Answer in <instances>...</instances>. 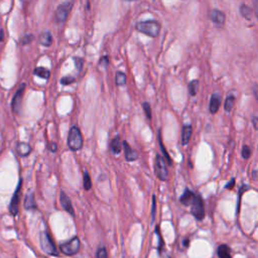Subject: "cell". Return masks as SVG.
<instances>
[{
	"instance_id": "cell-8",
	"label": "cell",
	"mask_w": 258,
	"mask_h": 258,
	"mask_svg": "<svg viewBox=\"0 0 258 258\" xmlns=\"http://www.w3.org/2000/svg\"><path fill=\"white\" fill-rule=\"evenodd\" d=\"M73 6V2H64V3H61L57 10H56V20L58 22H64L66 21L67 18H68V15L69 12L71 11V8Z\"/></svg>"
},
{
	"instance_id": "cell-37",
	"label": "cell",
	"mask_w": 258,
	"mask_h": 258,
	"mask_svg": "<svg viewBox=\"0 0 258 258\" xmlns=\"http://www.w3.org/2000/svg\"><path fill=\"white\" fill-rule=\"evenodd\" d=\"M254 11H255L256 17H257V19H258V0H256V1H254Z\"/></svg>"
},
{
	"instance_id": "cell-36",
	"label": "cell",
	"mask_w": 258,
	"mask_h": 258,
	"mask_svg": "<svg viewBox=\"0 0 258 258\" xmlns=\"http://www.w3.org/2000/svg\"><path fill=\"white\" fill-rule=\"evenodd\" d=\"M252 123H253L254 128L256 129V130H258V117H256V116L252 118Z\"/></svg>"
},
{
	"instance_id": "cell-34",
	"label": "cell",
	"mask_w": 258,
	"mask_h": 258,
	"mask_svg": "<svg viewBox=\"0 0 258 258\" xmlns=\"http://www.w3.org/2000/svg\"><path fill=\"white\" fill-rule=\"evenodd\" d=\"M48 149H49L50 151L56 152V151H57V149H58V147H57V145H56L55 143H53V144H49V145H48Z\"/></svg>"
},
{
	"instance_id": "cell-1",
	"label": "cell",
	"mask_w": 258,
	"mask_h": 258,
	"mask_svg": "<svg viewBox=\"0 0 258 258\" xmlns=\"http://www.w3.org/2000/svg\"><path fill=\"white\" fill-rule=\"evenodd\" d=\"M136 30L150 37H157L161 32V24L157 20H145L136 24Z\"/></svg>"
},
{
	"instance_id": "cell-29",
	"label": "cell",
	"mask_w": 258,
	"mask_h": 258,
	"mask_svg": "<svg viewBox=\"0 0 258 258\" xmlns=\"http://www.w3.org/2000/svg\"><path fill=\"white\" fill-rule=\"evenodd\" d=\"M97 258H108L107 250L104 247H101L97 251Z\"/></svg>"
},
{
	"instance_id": "cell-27",
	"label": "cell",
	"mask_w": 258,
	"mask_h": 258,
	"mask_svg": "<svg viewBox=\"0 0 258 258\" xmlns=\"http://www.w3.org/2000/svg\"><path fill=\"white\" fill-rule=\"evenodd\" d=\"M241 154H242V158L244 160H248L251 156V150H250V147L247 146V145H244L243 148H242V151H241Z\"/></svg>"
},
{
	"instance_id": "cell-15",
	"label": "cell",
	"mask_w": 258,
	"mask_h": 258,
	"mask_svg": "<svg viewBox=\"0 0 258 258\" xmlns=\"http://www.w3.org/2000/svg\"><path fill=\"white\" fill-rule=\"evenodd\" d=\"M122 146L123 145H122L120 138L118 136H116L112 139V141L110 143V151L113 154H119L121 152Z\"/></svg>"
},
{
	"instance_id": "cell-10",
	"label": "cell",
	"mask_w": 258,
	"mask_h": 258,
	"mask_svg": "<svg viewBox=\"0 0 258 258\" xmlns=\"http://www.w3.org/2000/svg\"><path fill=\"white\" fill-rule=\"evenodd\" d=\"M209 17L215 23L217 28H223L224 27L225 21H226V16L222 11L218 10V9H212L210 11Z\"/></svg>"
},
{
	"instance_id": "cell-32",
	"label": "cell",
	"mask_w": 258,
	"mask_h": 258,
	"mask_svg": "<svg viewBox=\"0 0 258 258\" xmlns=\"http://www.w3.org/2000/svg\"><path fill=\"white\" fill-rule=\"evenodd\" d=\"M160 145H161V150H162V152H163V156L165 157V159H166L167 162H169L170 164H172V160H171V158L169 157V154H167L166 150H165V149H164V147H163V145H162V143H161V135H160Z\"/></svg>"
},
{
	"instance_id": "cell-24",
	"label": "cell",
	"mask_w": 258,
	"mask_h": 258,
	"mask_svg": "<svg viewBox=\"0 0 258 258\" xmlns=\"http://www.w3.org/2000/svg\"><path fill=\"white\" fill-rule=\"evenodd\" d=\"M83 186H84V189H85L86 191L91 190V188H92L91 177H90L89 173L86 172V171L84 172V176H83Z\"/></svg>"
},
{
	"instance_id": "cell-3",
	"label": "cell",
	"mask_w": 258,
	"mask_h": 258,
	"mask_svg": "<svg viewBox=\"0 0 258 258\" xmlns=\"http://www.w3.org/2000/svg\"><path fill=\"white\" fill-rule=\"evenodd\" d=\"M40 241H41V246L44 252H46L48 255H54V256L58 255V250H57L56 245L53 242V239H51V237L48 235V233H47V232H42Z\"/></svg>"
},
{
	"instance_id": "cell-39",
	"label": "cell",
	"mask_w": 258,
	"mask_h": 258,
	"mask_svg": "<svg viewBox=\"0 0 258 258\" xmlns=\"http://www.w3.org/2000/svg\"><path fill=\"white\" fill-rule=\"evenodd\" d=\"M233 183H235V180H234V179H232L229 184H227L226 188H231V187H232V184H233Z\"/></svg>"
},
{
	"instance_id": "cell-35",
	"label": "cell",
	"mask_w": 258,
	"mask_h": 258,
	"mask_svg": "<svg viewBox=\"0 0 258 258\" xmlns=\"http://www.w3.org/2000/svg\"><path fill=\"white\" fill-rule=\"evenodd\" d=\"M252 89H253V94H254L256 100L258 101V85H254Z\"/></svg>"
},
{
	"instance_id": "cell-6",
	"label": "cell",
	"mask_w": 258,
	"mask_h": 258,
	"mask_svg": "<svg viewBox=\"0 0 258 258\" xmlns=\"http://www.w3.org/2000/svg\"><path fill=\"white\" fill-rule=\"evenodd\" d=\"M21 184H22V180L19 179L17 188L14 194V196H12L10 204H9V212L14 216H16L19 210V202H20V196H21Z\"/></svg>"
},
{
	"instance_id": "cell-38",
	"label": "cell",
	"mask_w": 258,
	"mask_h": 258,
	"mask_svg": "<svg viewBox=\"0 0 258 258\" xmlns=\"http://www.w3.org/2000/svg\"><path fill=\"white\" fill-rule=\"evenodd\" d=\"M3 36H4V32L2 30H0V42H3Z\"/></svg>"
},
{
	"instance_id": "cell-7",
	"label": "cell",
	"mask_w": 258,
	"mask_h": 258,
	"mask_svg": "<svg viewBox=\"0 0 258 258\" xmlns=\"http://www.w3.org/2000/svg\"><path fill=\"white\" fill-rule=\"evenodd\" d=\"M191 206H192L191 212L193 216L195 217L198 221H202L205 218V207H204L202 198L200 196H196L195 200H194Z\"/></svg>"
},
{
	"instance_id": "cell-17",
	"label": "cell",
	"mask_w": 258,
	"mask_h": 258,
	"mask_svg": "<svg viewBox=\"0 0 258 258\" xmlns=\"http://www.w3.org/2000/svg\"><path fill=\"white\" fill-rule=\"evenodd\" d=\"M217 255L219 258H232L231 249L226 244H222L217 249Z\"/></svg>"
},
{
	"instance_id": "cell-19",
	"label": "cell",
	"mask_w": 258,
	"mask_h": 258,
	"mask_svg": "<svg viewBox=\"0 0 258 258\" xmlns=\"http://www.w3.org/2000/svg\"><path fill=\"white\" fill-rule=\"evenodd\" d=\"M24 208L27 210H35L36 209V204H35V200H34V195L32 193L29 194L25 198L24 201Z\"/></svg>"
},
{
	"instance_id": "cell-30",
	"label": "cell",
	"mask_w": 258,
	"mask_h": 258,
	"mask_svg": "<svg viewBox=\"0 0 258 258\" xmlns=\"http://www.w3.org/2000/svg\"><path fill=\"white\" fill-rule=\"evenodd\" d=\"M33 41V35L32 34H25L23 36V38L21 40V44L22 45H28L31 44Z\"/></svg>"
},
{
	"instance_id": "cell-18",
	"label": "cell",
	"mask_w": 258,
	"mask_h": 258,
	"mask_svg": "<svg viewBox=\"0 0 258 258\" xmlns=\"http://www.w3.org/2000/svg\"><path fill=\"white\" fill-rule=\"evenodd\" d=\"M40 43L45 47H50L53 44V36L49 32H44L40 35Z\"/></svg>"
},
{
	"instance_id": "cell-31",
	"label": "cell",
	"mask_w": 258,
	"mask_h": 258,
	"mask_svg": "<svg viewBox=\"0 0 258 258\" xmlns=\"http://www.w3.org/2000/svg\"><path fill=\"white\" fill-rule=\"evenodd\" d=\"M75 82V78L74 77H64V78L61 79V83L63 85H69V84H72Z\"/></svg>"
},
{
	"instance_id": "cell-13",
	"label": "cell",
	"mask_w": 258,
	"mask_h": 258,
	"mask_svg": "<svg viewBox=\"0 0 258 258\" xmlns=\"http://www.w3.org/2000/svg\"><path fill=\"white\" fill-rule=\"evenodd\" d=\"M221 105V97L219 94H213L210 100V106L209 110L212 114H215L218 112L219 108H220Z\"/></svg>"
},
{
	"instance_id": "cell-33",
	"label": "cell",
	"mask_w": 258,
	"mask_h": 258,
	"mask_svg": "<svg viewBox=\"0 0 258 258\" xmlns=\"http://www.w3.org/2000/svg\"><path fill=\"white\" fill-rule=\"evenodd\" d=\"M156 206H157L156 196H153L152 197V209H151V219H152V221L154 220V217H156Z\"/></svg>"
},
{
	"instance_id": "cell-21",
	"label": "cell",
	"mask_w": 258,
	"mask_h": 258,
	"mask_svg": "<svg viewBox=\"0 0 258 258\" xmlns=\"http://www.w3.org/2000/svg\"><path fill=\"white\" fill-rule=\"evenodd\" d=\"M33 73H34V75H36V76L40 77V78H42V79H46V80L48 79V78H49V76H50L49 71H48V69L44 68V67H38V68L34 69Z\"/></svg>"
},
{
	"instance_id": "cell-2",
	"label": "cell",
	"mask_w": 258,
	"mask_h": 258,
	"mask_svg": "<svg viewBox=\"0 0 258 258\" xmlns=\"http://www.w3.org/2000/svg\"><path fill=\"white\" fill-rule=\"evenodd\" d=\"M68 146L71 150H79L83 146V136L80 129L77 126H73L68 135Z\"/></svg>"
},
{
	"instance_id": "cell-22",
	"label": "cell",
	"mask_w": 258,
	"mask_h": 258,
	"mask_svg": "<svg viewBox=\"0 0 258 258\" xmlns=\"http://www.w3.org/2000/svg\"><path fill=\"white\" fill-rule=\"evenodd\" d=\"M240 14L242 16H244L246 19H251L252 16V10L249 6H247L246 4H242L240 6Z\"/></svg>"
},
{
	"instance_id": "cell-28",
	"label": "cell",
	"mask_w": 258,
	"mask_h": 258,
	"mask_svg": "<svg viewBox=\"0 0 258 258\" xmlns=\"http://www.w3.org/2000/svg\"><path fill=\"white\" fill-rule=\"evenodd\" d=\"M143 107H144V110L145 112V115H146V117L148 119H151V108H150V105L148 104L147 102H145L144 104H143Z\"/></svg>"
},
{
	"instance_id": "cell-20",
	"label": "cell",
	"mask_w": 258,
	"mask_h": 258,
	"mask_svg": "<svg viewBox=\"0 0 258 258\" xmlns=\"http://www.w3.org/2000/svg\"><path fill=\"white\" fill-rule=\"evenodd\" d=\"M192 135V126L191 125H185L182 131V145H187L191 139Z\"/></svg>"
},
{
	"instance_id": "cell-14",
	"label": "cell",
	"mask_w": 258,
	"mask_h": 258,
	"mask_svg": "<svg viewBox=\"0 0 258 258\" xmlns=\"http://www.w3.org/2000/svg\"><path fill=\"white\" fill-rule=\"evenodd\" d=\"M195 198H196L195 194H194L192 191H190L189 189H186V191L183 194V196L180 197L179 201H180V203H182L185 206H190V205L193 204Z\"/></svg>"
},
{
	"instance_id": "cell-12",
	"label": "cell",
	"mask_w": 258,
	"mask_h": 258,
	"mask_svg": "<svg viewBox=\"0 0 258 258\" xmlns=\"http://www.w3.org/2000/svg\"><path fill=\"white\" fill-rule=\"evenodd\" d=\"M123 149H124V156L127 161H134L138 159V154L137 152L128 145L127 141H123L122 143Z\"/></svg>"
},
{
	"instance_id": "cell-5",
	"label": "cell",
	"mask_w": 258,
	"mask_h": 258,
	"mask_svg": "<svg viewBox=\"0 0 258 258\" xmlns=\"http://www.w3.org/2000/svg\"><path fill=\"white\" fill-rule=\"evenodd\" d=\"M154 170H156V175L161 180H166L169 177V172H167V167L165 164L164 159L157 154L156 161H154Z\"/></svg>"
},
{
	"instance_id": "cell-9",
	"label": "cell",
	"mask_w": 258,
	"mask_h": 258,
	"mask_svg": "<svg viewBox=\"0 0 258 258\" xmlns=\"http://www.w3.org/2000/svg\"><path fill=\"white\" fill-rule=\"evenodd\" d=\"M24 89H25V84H21L19 88L17 89L16 93L15 94L14 98H12L11 101V109L14 110L16 113H18L21 107V102L24 94Z\"/></svg>"
},
{
	"instance_id": "cell-26",
	"label": "cell",
	"mask_w": 258,
	"mask_h": 258,
	"mask_svg": "<svg viewBox=\"0 0 258 258\" xmlns=\"http://www.w3.org/2000/svg\"><path fill=\"white\" fill-rule=\"evenodd\" d=\"M234 102H235V97L234 96H229L227 97L226 101H225V110L226 112H230L233 108L234 105Z\"/></svg>"
},
{
	"instance_id": "cell-25",
	"label": "cell",
	"mask_w": 258,
	"mask_h": 258,
	"mask_svg": "<svg viewBox=\"0 0 258 258\" xmlns=\"http://www.w3.org/2000/svg\"><path fill=\"white\" fill-rule=\"evenodd\" d=\"M199 90V81L194 80L189 84V92L192 96H196Z\"/></svg>"
},
{
	"instance_id": "cell-11",
	"label": "cell",
	"mask_w": 258,
	"mask_h": 258,
	"mask_svg": "<svg viewBox=\"0 0 258 258\" xmlns=\"http://www.w3.org/2000/svg\"><path fill=\"white\" fill-rule=\"evenodd\" d=\"M60 202H61L62 207L64 208V211H67V212H68L69 214H71L72 216L75 215V212H74V208H73L72 202H71L70 198H69L64 192H61V194H60Z\"/></svg>"
},
{
	"instance_id": "cell-4",
	"label": "cell",
	"mask_w": 258,
	"mask_h": 258,
	"mask_svg": "<svg viewBox=\"0 0 258 258\" xmlns=\"http://www.w3.org/2000/svg\"><path fill=\"white\" fill-rule=\"evenodd\" d=\"M81 247V242L78 237H74L70 241L64 243L61 245V251L64 255H75L76 253H78Z\"/></svg>"
},
{
	"instance_id": "cell-23",
	"label": "cell",
	"mask_w": 258,
	"mask_h": 258,
	"mask_svg": "<svg viewBox=\"0 0 258 258\" xmlns=\"http://www.w3.org/2000/svg\"><path fill=\"white\" fill-rule=\"evenodd\" d=\"M126 80H127V77L124 73L122 72H117L116 73V76H115V82H116V85L117 86H123L126 84Z\"/></svg>"
},
{
	"instance_id": "cell-16",
	"label": "cell",
	"mask_w": 258,
	"mask_h": 258,
	"mask_svg": "<svg viewBox=\"0 0 258 258\" xmlns=\"http://www.w3.org/2000/svg\"><path fill=\"white\" fill-rule=\"evenodd\" d=\"M16 151L19 157L24 158V157H28L29 154L32 152V147L29 144L19 143L16 146Z\"/></svg>"
}]
</instances>
